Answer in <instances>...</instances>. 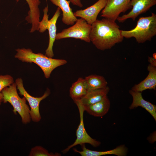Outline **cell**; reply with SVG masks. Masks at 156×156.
Returning <instances> with one entry per match:
<instances>
[{
	"instance_id": "cell-1",
	"label": "cell",
	"mask_w": 156,
	"mask_h": 156,
	"mask_svg": "<svg viewBox=\"0 0 156 156\" xmlns=\"http://www.w3.org/2000/svg\"><path fill=\"white\" fill-rule=\"evenodd\" d=\"M115 21L104 18L97 19L91 25L89 38L98 49L101 51L110 49L123 41L124 38L121 30Z\"/></svg>"
},
{
	"instance_id": "cell-2",
	"label": "cell",
	"mask_w": 156,
	"mask_h": 156,
	"mask_svg": "<svg viewBox=\"0 0 156 156\" xmlns=\"http://www.w3.org/2000/svg\"><path fill=\"white\" fill-rule=\"evenodd\" d=\"M15 50L17 52L15 58L23 62L36 64L41 69L46 78H49L55 68L67 63L65 60L53 59L41 53H35L29 49H18Z\"/></svg>"
},
{
	"instance_id": "cell-3",
	"label": "cell",
	"mask_w": 156,
	"mask_h": 156,
	"mask_svg": "<svg viewBox=\"0 0 156 156\" xmlns=\"http://www.w3.org/2000/svg\"><path fill=\"white\" fill-rule=\"evenodd\" d=\"M124 38L134 37L139 43L151 41L156 35V15L151 13V16L142 17L138 20L135 27L130 30H121Z\"/></svg>"
},
{
	"instance_id": "cell-4",
	"label": "cell",
	"mask_w": 156,
	"mask_h": 156,
	"mask_svg": "<svg viewBox=\"0 0 156 156\" xmlns=\"http://www.w3.org/2000/svg\"><path fill=\"white\" fill-rule=\"evenodd\" d=\"M2 101L4 103H10L13 107V112L16 114L17 112L21 117L24 124L29 123L31 121L30 109L26 103V100L23 97L21 98L17 91L16 83H13L3 88L1 91Z\"/></svg>"
},
{
	"instance_id": "cell-5",
	"label": "cell",
	"mask_w": 156,
	"mask_h": 156,
	"mask_svg": "<svg viewBox=\"0 0 156 156\" xmlns=\"http://www.w3.org/2000/svg\"><path fill=\"white\" fill-rule=\"evenodd\" d=\"M91 28L92 25L88 23L84 19L82 18L77 19L72 26L57 33L56 39L73 38L89 43L91 42L89 35Z\"/></svg>"
},
{
	"instance_id": "cell-6",
	"label": "cell",
	"mask_w": 156,
	"mask_h": 156,
	"mask_svg": "<svg viewBox=\"0 0 156 156\" xmlns=\"http://www.w3.org/2000/svg\"><path fill=\"white\" fill-rule=\"evenodd\" d=\"M74 102L78 108L80 122L76 130V140L73 144L62 151V152L64 154L67 153L71 148L78 145H81L85 144H89L93 147H97L99 146L101 144L100 142L92 138L88 134L85 129L83 121V114L85 111L83 106L79 101H76Z\"/></svg>"
},
{
	"instance_id": "cell-7",
	"label": "cell",
	"mask_w": 156,
	"mask_h": 156,
	"mask_svg": "<svg viewBox=\"0 0 156 156\" xmlns=\"http://www.w3.org/2000/svg\"><path fill=\"white\" fill-rule=\"evenodd\" d=\"M19 94L24 97L28 102L30 107V114L32 120L38 122L41 119L39 109L40 103L42 100L48 97L50 93V91L48 88L44 94L41 97H34L30 95L25 89L23 81L21 78H18L15 81Z\"/></svg>"
},
{
	"instance_id": "cell-8",
	"label": "cell",
	"mask_w": 156,
	"mask_h": 156,
	"mask_svg": "<svg viewBox=\"0 0 156 156\" xmlns=\"http://www.w3.org/2000/svg\"><path fill=\"white\" fill-rule=\"evenodd\" d=\"M60 13L61 9L58 7L51 19L49 20L48 16L45 15H44L42 20L39 23L38 31L40 32L43 33L47 29L49 31V44L45 51V55L50 57L52 58L54 56L53 46L57 34L56 23Z\"/></svg>"
},
{
	"instance_id": "cell-9",
	"label": "cell",
	"mask_w": 156,
	"mask_h": 156,
	"mask_svg": "<svg viewBox=\"0 0 156 156\" xmlns=\"http://www.w3.org/2000/svg\"><path fill=\"white\" fill-rule=\"evenodd\" d=\"M131 0H107L101 16L116 21L120 14L132 8Z\"/></svg>"
},
{
	"instance_id": "cell-10",
	"label": "cell",
	"mask_w": 156,
	"mask_h": 156,
	"mask_svg": "<svg viewBox=\"0 0 156 156\" xmlns=\"http://www.w3.org/2000/svg\"><path fill=\"white\" fill-rule=\"evenodd\" d=\"M156 4V0H131V10L128 14L119 16L117 18L119 23H123L129 18L134 21L140 14L146 12Z\"/></svg>"
},
{
	"instance_id": "cell-11",
	"label": "cell",
	"mask_w": 156,
	"mask_h": 156,
	"mask_svg": "<svg viewBox=\"0 0 156 156\" xmlns=\"http://www.w3.org/2000/svg\"><path fill=\"white\" fill-rule=\"evenodd\" d=\"M107 0H98L93 5L83 10H77L73 13L76 17L84 19L92 25L96 20L101 11L105 8Z\"/></svg>"
},
{
	"instance_id": "cell-12",
	"label": "cell",
	"mask_w": 156,
	"mask_h": 156,
	"mask_svg": "<svg viewBox=\"0 0 156 156\" xmlns=\"http://www.w3.org/2000/svg\"><path fill=\"white\" fill-rule=\"evenodd\" d=\"M28 4L29 10L25 20L31 25L30 31L32 33L38 30L40 22V10L39 5L40 3V0H25Z\"/></svg>"
},
{
	"instance_id": "cell-13",
	"label": "cell",
	"mask_w": 156,
	"mask_h": 156,
	"mask_svg": "<svg viewBox=\"0 0 156 156\" xmlns=\"http://www.w3.org/2000/svg\"><path fill=\"white\" fill-rule=\"evenodd\" d=\"M129 94L133 97V102L129 107L130 109L138 107H141L148 112L156 121V106L144 100L142 96V92L129 90Z\"/></svg>"
},
{
	"instance_id": "cell-14",
	"label": "cell",
	"mask_w": 156,
	"mask_h": 156,
	"mask_svg": "<svg viewBox=\"0 0 156 156\" xmlns=\"http://www.w3.org/2000/svg\"><path fill=\"white\" fill-rule=\"evenodd\" d=\"M149 73L147 77L139 83L135 85L131 90L142 92L147 89L156 90V66L151 64L147 67Z\"/></svg>"
},
{
	"instance_id": "cell-15",
	"label": "cell",
	"mask_w": 156,
	"mask_h": 156,
	"mask_svg": "<svg viewBox=\"0 0 156 156\" xmlns=\"http://www.w3.org/2000/svg\"><path fill=\"white\" fill-rule=\"evenodd\" d=\"M83 144L81 145L82 151H80L74 148V151L79 153L82 156H100L106 155L113 154L118 156H125L127 155V148L124 145L118 146L116 148L106 151H93L87 148Z\"/></svg>"
},
{
	"instance_id": "cell-16",
	"label": "cell",
	"mask_w": 156,
	"mask_h": 156,
	"mask_svg": "<svg viewBox=\"0 0 156 156\" xmlns=\"http://www.w3.org/2000/svg\"><path fill=\"white\" fill-rule=\"evenodd\" d=\"M52 3L57 6L62 10L63 17L62 21L67 25H73L77 19L74 15L72 9L70 6L69 1L67 0H49Z\"/></svg>"
},
{
	"instance_id": "cell-17",
	"label": "cell",
	"mask_w": 156,
	"mask_h": 156,
	"mask_svg": "<svg viewBox=\"0 0 156 156\" xmlns=\"http://www.w3.org/2000/svg\"><path fill=\"white\" fill-rule=\"evenodd\" d=\"M109 88L105 87L88 91L86 94L79 101L83 106L92 104L99 102L107 96Z\"/></svg>"
},
{
	"instance_id": "cell-18",
	"label": "cell",
	"mask_w": 156,
	"mask_h": 156,
	"mask_svg": "<svg viewBox=\"0 0 156 156\" xmlns=\"http://www.w3.org/2000/svg\"><path fill=\"white\" fill-rule=\"evenodd\" d=\"M110 101L107 96L100 101L94 104L83 106L85 111L95 117H102L108 112L110 107Z\"/></svg>"
},
{
	"instance_id": "cell-19",
	"label": "cell",
	"mask_w": 156,
	"mask_h": 156,
	"mask_svg": "<svg viewBox=\"0 0 156 156\" xmlns=\"http://www.w3.org/2000/svg\"><path fill=\"white\" fill-rule=\"evenodd\" d=\"M87 92L85 79L80 77L72 84L70 89V96L75 101L81 99L86 94Z\"/></svg>"
},
{
	"instance_id": "cell-20",
	"label": "cell",
	"mask_w": 156,
	"mask_h": 156,
	"mask_svg": "<svg viewBox=\"0 0 156 156\" xmlns=\"http://www.w3.org/2000/svg\"><path fill=\"white\" fill-rule=\"evenodd\" d=\"M88 91L103 88L107 86V82L102 76L92 75L86 76L84 79Z\"/></svg>"
},
{
	"instance_id": "cell-21",
	"label": "cell",
	"mask_w": 156,
	"mask_h": 156,
	"mask_svg": "<svg viewBox=\"0 0 156 156\" xmlns=\"http://www.w3.org/2000/svg\"><path fill=\"white\" fill-rule=\"evenodd\" d=\"M29 156H60L61 154L58 153H49L44 148L40 146H36L32 148L29 155Z\"/></svg>"
},
{
	"instance_id": "cell-22",
	"label": "cell",
	"mask_w": 156,
	"mask_h": 156,
	"mask_svg": "<svg viewBox=\"0 0 156 156\" xmlns=\"http://www.w3.org/2000/svg\"><path fill=\"white\" fill-rule=\"evenodd\" d=\"M14 82L13 78L11 75H0V99L2 101V90L5 88L9 86Z\"/></svg>"
},
{
	"instance_id": "cell-23",
	"label": "cell",
	"mask_w": 156,
	"mask_h": 156,
	"mask_svg": "<svg viewBox=\"0 0 156 156\" xmlns=\"http://www.w3.org/2000/svg\"><path fill=\"white\" fill-rule=\"evenodd\" d=\"M73 5L81 8L83 6L81 0H69Z\"/></svg>"
},
{
	"instance_id": "cell-24",
	"label": "cell",
	"mask_w": 156,
	"mask_h": 156,
	"mask_svg": "<svg viewBox=\"0 0 156 156\" xmlns=\"http://www.w3.org/2000/svg\"><path fill=\"white\" fill-rule=\"evenodd\" d=\"M148 60L150 64L156 66V60L153 57H148Z\"/></svg>"
},
{
	"instance_id": "cell-25",
	"label": "cell",
	"mask_w": 156,
	"mask_h": 156,
	"mask_svg": "<svg viewBox=\"0 0 156 156\" xmlns=\"http://www.w3.org/2000/svg\"><path fill=\"white\" fill-rule=\"evenodd\" d=\"M2 102V101L0 99V105L1 104Z\"/></svg>"
}]
</instances>
